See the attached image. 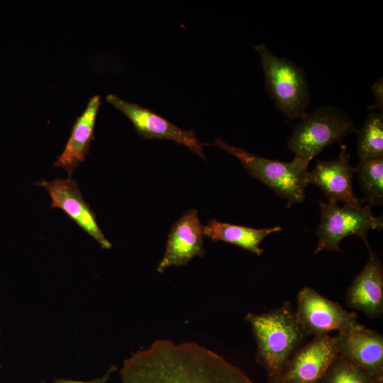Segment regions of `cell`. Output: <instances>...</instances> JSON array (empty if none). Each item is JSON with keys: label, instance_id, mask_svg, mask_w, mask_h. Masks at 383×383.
<instances>
[{"label": "cell", "instance_id": "cell-1", "mask_svg": "<svg viewBox=\"0 0 383 383\" xmlns=\"http://www.w3.org/2000/svg\"><path fill=\"white\" fill-rule=\"evenodd\" d=\"M121 383H253L237 366L196 343L157 340L126 360Z\"/></svg>", "mask_w": 383, "mask_h": 383}, {"label": "cell", "instance_id": "cell-2", "mask_svg": "<svg viewBox=\"0 0 383 383\" xmlns=\"http://www.w3.org/2000/svg\"><path fill=\"white\" fill-rule=\"evenodd\" d=\"M257 343L256 361L265 370L267 383H282L287 366L309 336L300 325L290 301L262 314L249 313Z\"/></svg>", "mask_w": 383, "mask_h": 383}, {"label": "cell", "instance_id": "cell-3", "mask_svg": "<svg viewBox=\"0 0 383 383\" xmlns=\"http://www.w3.org/2000/svg\"><path fill=\"white\" fill-rule=\"evenodd\" d=\"M253 48L260 57L266 90L276 106L289 119L303 118L311 101L303 68L275 55L263 43Z\"/></svg>", "mask_w": 383, "mask_h": 383}, {"label": "cell", "instance_id": "cell-4", "mask_svg": "<svg viewBox=\"0 0 383 383\" xmlns=\"http://www.w3.org/2000/svg\"><path fill=\"white\" fill-rule=\"evenodd\" d=\"M214 145L235 157L252 178L260 181L287 201V208L305 198L308 184V164L294 158L290 162L270 160L226 143L221 138Z\"/></svg>", "mask_w": 383, "mask_h": 383}, {"label": "cell", "instance_id": "cell-5", "mask_svg": "<svg viewBox=\"0 0 383 383\" xmlns=\"http://www.w3.org/2000/svg\"><path fill=\"white\" fill-rule=\"evenodd\" d=\"M357 131L344 111L331 105L321 106L294 127L288 148L294 158L309 165L326 146L340 143L346 135Z\"/></svg>", "mask_w": 383, "mask_h": 383}, {"label": "cell", "instance_id": "cell-6", "mask_svg": "<svg viewBox=\"0 0 383 383\" xmlns=\"http://www.w3.org/2000/svg\"><path fill=\"white\" fill-rule=\"evenodd\" d=\"M321 222L316 234L318 245L313 254L324 250L342 252L340 242L350 235H355L365 242L369 230L380 231L383 228L382 216H374L371 207L344 204L319 200Z\"/></svg>", "mask_w": 383, "mask_h": 383}, {"label": "cell", "instance_id": "cell-7", "mask_svg": "<svg viewBox=\"0 0 383 383\" xmlns=\"http://www.w3.org/2000/svg\"><path fill=\"white\" fill-rule=\"evenodd\" d=\"M295 312L309 336L328 335L332 331L348 333L365 327L358 322L356 313L347 311L309 287L299 291Z\"/></svg>", "mask_w": 383, "mask_h": 383}, {"label": "cell", "instance_id": "cell-8", "mask_svg": "<svg viewBox=\"0 0 383 383\" xmlns=\"http://www.w3.org/2000/svg\"><path fill=\"white\" fill-rule=\"evenodd\" d=\"M106 101L131 121L142 137L171 140L206 159L203 148L208 144L201 142L193 131L183 130L149 109L124 101L113 94L106 96Z\"/></svg>", "mask_w": 383, "mask_h": 383}, {"label": "cell", "instance_id": "cell-9", "mask_svg": "<svg viewBox=\"0 0 383 383\" xmlns=\"http://www.w3.org/2000/svg\"><path fill=\"white\" fill-rule=\"evenodd\" d=\"M43 187L51 199V207L62 210L77 226L94 239L103 249H110L112 244L105 237L96 220L94 212L84 200L74 180L55 179L37 183Z\"/></svg>", "mask_w": 383, "mask_h": 383}, {"label": "cell", "instance_id": "cell-10", "mask_svg": "<svg viewBox=\"0 0 383 383\" xmlns=\"http://www.w3.org/2000/svg\"><path fill=\"white\" fill-rule=\"evenodd\" d=\"M338 355L334 337L313 336L293 355L282 383H317Z\"/></svg>", "mask_w": 383, "mask_h": 383}, {"label": "cell", "instance_id": "cell-11", "mask_svg": "<svg viewBox=\"0 0 383 383\" xmlns=\"http://www.w3.org/2000/svg\"><path fill=\"white\" fill-rule=\"evenodd\" d=\"M350 155L346 145H341L337 159L333 161L318 160L309 172L308 184L317 186L331 203L342 201L344 204L361 206L364 199L354 194L352 179L355 168L350 162Z\"/></svg>", "mask_w": 383, "mask_h": 383}, {"label": "cell", "instance_id": "cell-12", "mask_svg": "<svg viewBox=\"0 0 383 383\" xmlns=\"http://www.w3.org/2000/svg\"><path fill=\"white\" fill-rule=\"evenodd\" d=\"M204 236L197 210H189L172 225L157 271L162 272L169 267L185 265L194 257H202Z\"/></svg>", "mask_w": 383, "mask_h": 383}, {"label": "cell", "instance_id": "cell-13", "mask_svg": "<svg viewBox=\"0 0 383 383\" xmlns=\"http://www.w3.org/2000/svg\"><path fill=\"white\" fill-rule=\"evenodd\" d=\"M365 243L369 252L368 260L347 290L346 304L376 318L383 313V267L368 242Z\"/></svg>", "mask_w": 383, "mask_h": 383}, {"label": "cell", "instance_id": "cell-14", "mask_svg": "<svg viewBox=\"0 0 383 383\" xmlns=\"http://www.w3.org/2000/svg\"><path fill=\"white\" fill-rule=\"evenodd\" d=\"M338 355L367 372L383 383V336L374 330L362 328L335 337Z\"/></svg>", "mask_w": 383, "mask_h": 383}, {"label": "cell", "instance_id": "cell-15", "mask_svg": "<svg viewBox=\"0 0 383 383\" xmlns=\"http://www.w3.org/2000/svg\"><path fill=\"white\" fill-rule=\"evenodd\" d=\"M100 105L99 95L89 99L84 112L74 123L62 152L54 162L55 167L67 171L69 178L89 153L90 143L94 138V126Z\"/></svg>", "mask_w": 383, "mask_h": 383}, {"label": "cell", "instance_id": "cell-16", "mask_svg": "<svg viewBox=\"0 0 383 383\" xmlns=\"http://www.w3.org/2000/svg\"><path fill=\"white\" fill-rule=\"evenodd\" d=\"M279 226L270 228H252L223 223L211 219L204 226V235L212 241H223L248 250L257 256L262 255L263 249L260 243L270 234L279 232Z\"/></svg>", "mask_w": 383, "mask_h": 383}, {"label": "cell", "instance_id": "cell-17", "mask_svg": "<svg viewBox=\"0 0 383 383\" xmlns=\"http://www.w3.org/2000/svg\"><path fill=\"white\" fill-rule=\"evenodd\" d=\"M355 172L365 194V202L370 207L383 204V157L362 160Z\"/></svg>", "mask_w": 383, "mask_h": 383}, {"label": "cell", "instance_id": "cell-18", "mask_svg": "<svg viewBox=\"0 0 383 383\" xmlns=\"http://www.w3.org/2000/svg\"><path fill=\"white\" fill-rule=\"evenodd\" d=\"M357 134L360 161L383 157V114L371 112Z\"/></svg>", "mask_w": 383, "mask_h": 383}, {"label": "cell", "instance_id": "cell-19", "mask_svg": "<svg viewBox=\"0 0 383 383\" xmlns=\"http://www.w3.org/2000/svg\"><path fill=\"white\" fill-rule=\"evenodd\" d=\"M317 383H379L367 372L338 355Z\"/></svg>", "mask_w": 383, "mask_h": 383}, {"label": "cell", "instance_id": "cell-20", "mask_svg": "<svg viewBox=\"0 0 383 383\" xmlns=\"http://www.w3.org/2000/svg\"><path fill=\"white\" fill-rule=\"evenodd\" d=\"M372 90L373 91L374 97V104L370 107L368 109H377L379 113L383 114V78L380 77L373 84L372 87Z\"/></svg>", "mask_w": 383, "mask_h": 383}, {"label": "cell", "instance_id": "cell-21", "mask_svg": "<svg viewBox=\"0 0 383 383\" xmlns=\"http://www.w3.org/2000/svg\"><path fill=\"white\" fill-rule=\"evenodd\" d=\"M116 370L117 367L112 365L102 377L89 381L74 380L70 379H56L52 383H108L110 375Z\"/></svg>", "mask_w": 383, "mask_h": 383}, {"label": "cell", "instance_id": "cell-22", "mask_svg": "<svg viewBox=\"0 0 383 383\" xmlns=\"http://www.w3.org/2000/svg\"><path fill=\"white\" fill-rule=\"evenodd\" d=\"M0 368H1V365H0Z\"/></svg>", "mask_w": 383, "mask_h": 383}]
</instances>
